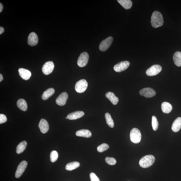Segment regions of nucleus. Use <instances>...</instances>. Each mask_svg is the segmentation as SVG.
I'll list each match as a JSON object with an SVG mask.
<instances>
[{"mask_svg":"<svg viewBox=\"0 0 181 181\" xmlns=\"http://www.w3.org/2000/svg\"><path fill=\"white\" fill-rule=\"evenodd\" d=\"M155 160V157L152 155H147L142 157L139 160V165L142 168H148L154 163Z\"/></svg>","mask_w":181,"mask_h":181,"instance_id":"obj_2","label":"nucleus"},{"mask_svg":"<svg viewBox=\"0 0 181 181\" xmlns=\"http://www.w3.org/2000/svg\"><path fill=\"white\" fill-rule=\"evenodd\" d=\"M124 9H126L131 8L133 5V2L130 0H118L117 1Z\"/></svg>","mask_w":181,"mask_h":181,"instance_id":"obj_21","label":"nucleus"},{"mask_svg":"<svg viewBox=\"0 0 181 181\" xmlns=\"http://www.w3.org/2000/svg\"><path fill=\"white\" fill-rule=\"evenodd\" d=\"M38 42V36L35 32H32L28 36V43L32 46H35L37 45Z\"/></svg>","mask_w":181,"mask_h":181,"instance_id":"obj_13","label":"nucleus"},{"mask_svg":"<svg viewBox=\"0 0 181 181\" xmlns=\"http://www.w3.org/2000/svg\"><path fill=\"white\" fill-rule=\"evenodd\" d=\"M3 6L1 3H0V12H1L3 9Z\"/></svg>","mask_w":181,"mask_h":181,"instance_id":"obj_35","label":"nucleus"},{"mask_svg":"<svg viewBox=\"0 0 181 181\" xmlns=\"http://www.w3.org/2000/svg\"><path fill=\"white\" fill-rule=\"evenodd\" d=\"M4 29L3 27H0V34H1L2 33L4 32Z\"/></svg>","mask_w":181,"mask_h":181,"instance_id":"obj_34","label":"nucleus"},{"mask_svg":"<svg viewBox=\"0 0 181 181\" xmlns=\"http://www.w3.org/2000/svg\"><path fill=\"white\" fill-rule=\"evenodd\" d=\"M130 65V63L128 61L120 62L114 66V70L117 72H121L125 71Z\"/></svg>","mask_w":181,"mask_h":181,"instance_id":"obj_8","label":"nucleus"},{"mask_svg":"<svg viewBox=\"0 0 181 181\" xmlns=\"http://www.w3.org/2000/svg\"><path fill=\"white\" fill-rule=\"evenodd\" d=\"M106 97L109 100L113 105L117 104L119 101V99L118 97L114 93L112 92H108L106 93Z\"/></svg>","mask_w":181,"mask_h":181,"instance_id":"obj_17","label":"nucleus"},{"mask_svg":"<svg viewBox=\"0 0 181 181\" xmlns=\"http://www.w3.org/2000/svg\"><path fill=\"white\" fill-rule=\"evenodd\" d=\"M76 135L78 136L89 138L91 136L92 134L89 130L82 129L77 131L76 132Z\"/></svg>","mask_w":181,"mask_h":181,"instance_id":"obj_19","label":"nucleus"},{"mask_svg":"<svg viewBox=\"0 0 181 181\" xmlns=\"http://www.w3.org/2000/svg\"><path fill=\"white\" fill-rule=\"evenodd\" d=\"M18 72L20 76L22 79L25 80H29L32 75L30 71L24 68L19 69Z\"/></svg>","mask_w":181,"mask_h":181,"instance_id":"obj_15","label":"nucleus"},{"mask_svg":"<svg viewBox=\"0 0 181 181\" xmlns=\"http://www.w3.org/2000/svg\"><path fill=\"white\" fill-rule=\"evenodd\" d=\"M66 119H68V117H67L66 118Z\"/></svg>","mask_w":181,"mask_h":181,"instance_id":"obj_37","label":"nucleus"},{"mask_svg":"<svg viewBox=\"0 0 181 181\" xmlns=\"http://www.w3.org/2000/svg\"><path fill=\"white\" fill-rule=\"evenodd\" d=\"M162 110L163 112L165 113H169L172 109V107L171 104L169 102H163L161 105Z\"/></svg>","mask_w":181,"mask_h":181,"instance_id":"obj_24","label":"nucleus"},{"mask_svg":"<svg viewBox=\"0 0 181 181\" xmlns=\"http://www.w3.org/2000/svg\"><path fill=\"white\" fill-rule=\"evenodd\" d=\"M152 126L154 131H156L158 128L159 124L157 118L155 116L152 117Z\"/></svg>","mask_w":181,"mask_h":181,"instance_id":"obj_28","label":"nucleus"},{"mask_svg":"<svg viewBox=\"0 0 181 181\" xmlns=\"http://www.w3.org/2000/svg\"><path fill=\"white\" fill-rule=\"evenodd\" d=\"M84 115V112L82 111H77L69 114L67 117L69 120H76L82 117Z\"/></svg>","mask_w":181,"mask_h":181,"instance_id":"obj_16","label":"nucleus"},{"mask_svg":"<svg viewBox=\"0 0 181 181\" xmlns=\"http://www.w3.org/2000/svg\"><path fill=\"white\" fill-rule=\"evenodd\" d=\"M90 176L91 181H100L99 178L94 173H90Z\"/></svg>","mask_w":181,"mask_h":181,"instance_id":"obj_32","label":"nucleus"},{"mask_svg":"<svg viewBox=\"0 0 181 181\" xmlns=\"http://www.w3.org/2000/svg\"><path fill=\"white\" fill-rule=\"evenodd\" d=\"M88 86V82L85 79H82L77 82L75 86V89L78 93H82L85 91Z\"/></svg>","mask_w":181,"mask_h":181,"instance_id":"obj_4","label":"nucleus"},{"mask_svg":"<svg viewBox=\"0 0 181 181\" xmlns=\"http://www.w3.org/2000/svg\"><path fill=\"white\" fill-rule=\"evenodd\" d=\"M109 148V146L106 143H103L97 147V151L100 153L103 152L107 150Z\"/></svg>","mask_w":181,"mask_h":181,"instance_id":"obj_30","label":"nucleus"},{"mask_svg":"<svg viewBox=\"0 0 181 181\" xmlns=\"http://www.w3.org/2000/svg\"><path fill=\"white\" fill-rule=\"evenodd\" d=\"M41 132L43 134L47 133L50 127L47 121L44 119H42L39 125Z\"/></svg>","mask_w":181,"mask_h":181,"instance_id":"obj_14","label":"nucleus"},{"mask_svg":"<svg viewBox=\"0 0 181 181\" xmlns=\"http://www.w3.org/2000/svg\"><path fill=\"white\" fill-rule=\"evenodd\" d=\"M68 98V95L66 92L62 93L56 98V103L57 104L60 106L65 105Z\"/></svg>","mask_w":181,"mask_h":181,"instance_id":"obj_12","label":"nucleus"},{"mask_svg":"<svg viewBox=\"0 0 181 181\" xmlns=\"http://www.w3.org/2000/svg\"></svg>","mask_w":181,"mask_h":181,"instance_id":"obj_38","label":"nucleus"},{"mask_svg":"<svg viewBox=\"0 0 181 181\" xmlns=\"http://www.w3.org/2000/svg\"><path fill=\"white\" fill-rule=\"evenodd\" d=\"M27 142L26 141H23L18 145L17 147L16 152L18 154H20L24 152L26 148Z\"/></svg>","mask_w":181,"mask_h":181,"instance_id":"obj_26","label":"nucleus"},{"mask_svg":"<svg viewBox=\"0 0 181 181\" xmlns=\"http://www.w3.org/2000/svg\"><path fill=\"white\" fill-rule=\"evenodd\" d=\"M181 128V118L178 117L173 123L172 126V130L174 132H177Z\"/></svg>","mask_w":181,"mask_h":181,"instance_id":"obj_18","label":"nucleus"},{"mask_svg":"<svg viewBox=\"0 0 181 181\" xmlns=\"http://www.w3.org/2000/svg\"><path fill=\"white\" fill-rule=\"evenodd\" d=\"M113 40V38L112 36L108 37L103 40L100 44L99 48L101 51H105L112 45Z\"/></svg>","mask_w":181,"mask_h":181,"instance_id":"obj_5","label":"nucleus"},{"mask_svg":"<svg viewBox=\"0 0 181 181\" xmlns=\"http://www.w3.org/2000/svg\"><path fill=\"white\" fill-rule=\"evenodd\" d=\"M3 79V76L1 74H0V82H1Z\"/></svg>","mask_w":181,"mask_h":181,"instance_id":"obj_36","label":"nucleus"},{"mask_svg":"<svg viewBox=\"0 0 181 181\" xmlns=\"http://www.w3.org/2000/svg\"><path fill=\"white\" fill-rule=\"evenodd\" d=\"M173 60L174 64L177 66H181V52L177 51L175 53L173 56Z\"/></svg>","mask_w":181,"mask_h":181,"instance_id":"obj_23","label":"nucleus"},{"mask_svg":"<svg viewBox=\"0 0 181 181\" xmlns=\"http://www.w3.org/2000/svg\"><path fill=\"white\" fill-rule=\"evenodd\" d=\"M55 93V90L53 88H50L44 92L42 96V98L43 100H45L49 98L52 96Z\"/></svg>","mask_w":181,"mask_h":181,"instance_id":"obj_20","label":"nucleus"},{"mask_svg":"<svg viewBox=\"0 0 181 181\" xmlns=\"http://www.w3.org/2000/svg\"><path fill=\"white\" fill-rule=\"evenodd\" d=\"M130 137L131 141L133 143L135 144L139 143L142 138L140 131L136 128L132 129L130 134Z\"/></svg>","mask_w":181,"mask_h":181,"instance_id":"obj_3","label":"nucleus"},{"mask_svg":"<svg viewBox=\"0 0 181 181\" xmlns=\"http://www.w3.org/2000/svg\"><path fill=\"white\" fill-rule=\"evenodd\" d=\"M162 67L159 65L155 64L151 66L146 71V74L149 76H153L156 75L161 72Z\"/></svg>","mask_w":181,"mask_h":181,"instance_id":"obj_7","label":"nucleus"},{"mask_svg":"<svg viewBox=\"0 0 181 181\" xmlns=\"http://www.w3.org/2000/svg\"><path fill=\"white\" fill-rule=\"evenodd\" d=\"M80 163L77 161H74L69 163L66 165V170L72 171L77 169L80 167Z\"/></svg>","mask_w":181,"mask_h":181,"instance_id":"obj_25","label":"nucleus"},{"mask_svg":"<svg viewBox=\"0 0 181 181\" xmlns=\"http://www.w3.org/2000/svg\"><path fill=\"white\" fill-rule=\"evenodd\" d=\"M105 161L107 163L110 165H115L116 163L115 159L112 157H107L105 159Z\"/></svg>","mask_w":181,"mask_h":181,"instance_id":"obj_31","label":"nucleus"},{"mask_svg":"<svg viewBox=\"0 0 181 181\" xmlns=\"http://www.w3.org/2000/svg\"><path fill=\"white\" fill-rule=\"evenodd\" d=\"M163 18L161 13L158 11H154L152 15L151 24L153 27L156 28L163 24Z\"/></svg>","mask_w":181,"mask_h":181,"instance_id":"obj_1","label":"nucleus"},{"mask_svg":"<svg viewBox=\"0 0 181 181\" xmlns=\"http://www.w3.org/2000/svg\"><path fill=\"white\" fill-rule=\"evenodd\" d=\"M27 165V162L26 161H23L20 163L18 166L16 172H15V177L19 178L25 172Z\"/></svg>","mask_w":181,"mask_h":181,"instance_id":"obj_10","label":"nucleus"},{"mask_svg":"<svg viewBox=\"0 0 181 181\" xmlns=\"http://www.w3.org/2000/svg\"><path fill=\"white\" fill-rule=\"evenodd\" d=\"M105 118L107 125L111 128H113L115 126L112 118L109 113H107L105 114Z\"/></svg>","mask_w":181,"mask_h":181,"instance_id":"obj_27","label":"nucleus"},{"mask_svg":"<svg viewBox=\"0 0 181 181\" xmlns=\"http://www.w3.org/2000/svg\"><path fill=\"white\" fill-rule=\"evenodd\" d=\"M54 68V64L53 61H49L44 64L42 71L44 74L48 75L53 72Z\"/></svg>","mask_w":181,"mask_h":181,"instance_id":"obj_11","label":"nucleus"},{"mask_svg":"<svg viewBox=\"0 0 181 181\" xmlns=\"http://www.w3.org/2000/svg\"><path fill=\"white\" fill-rule=\"evenodd\" d=\"M89 55L86 52L82 53L77 61V65L80 67H84L86 66L88 62Z\"/></svg>","mask_w":181,"mask_h":181,"instance_id":"obj_6","label":"nucleus"},{"mask_svg":"<svg viewBox=\"0 0 181 181\" xmlns=\"http://www.w3.org/2000/svg\"><path fill=\"white\" fill-rule=\"evenodd\" d=\"M7 120L6 116L2 114H0V124H2L6 122Z\"/></svg>","mask_w":181,"mask_h":181,"instance_id":"obj_33","label":"nucleus"},{"mask_svg":"<svg viewBox=\"0 0 181 181\" xmlns=\"http://www.w3.org/2000/svg\"><path fill=\"white\" fill-rule=\"evenodd\" d=\"M17 105L20 110L26 112L27 110L28 106L26 102L23 99H20L17 102Z\"/></svg>","mask_w":181,"mask_h":181,"instance_id":"obj_22","label":"nucleus"},{"mask_svg":"<svg viewBox=\"0 0 181 181\" xmlns=\"http://www.w3.org/2000/svg\"><path fill=\"white\" fill-rule=\"evenodd\" d=\"M139 94L147 98H151L156 95V92L150 88H145L139 91Z\"/></svg>","mask_w":181,"mask_h":181,"instance_id":"obj_9","label":"nucleus"},{"mask_svg":"<svg viewBox=\"0 0 181 181\" xmlns=\"http://www.w3.org/2000/svg\"><path fill=\"white\" fill-rule=\"evenodd\" d=\"M58 157V152L56 151H53L51 153L50 159L51 162H54L57 160Z\"/></svg>","mask_w":181,"mask_h":181,"instance_id":"obj_29","label":"nucleus"}]
</instances>
